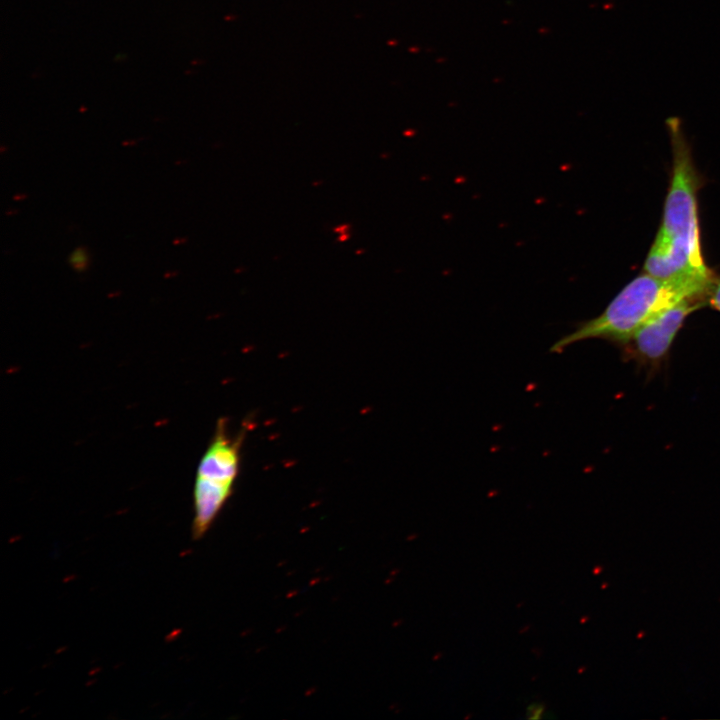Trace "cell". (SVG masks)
Listing matches in <instances>:
<instances>
[{"mask_svg": "<svg viewBox=\"0 0 720 720\" xmlns=\"http://www.w3.org/2000/svg\"><path fill=\"white\" fill-rule=\"evenodd\" d=\"M672 170L661 225L644 262V272L667 278L683 272L708 273L700 243L698 191L702 176L693 161L679 118L666 120Z\"/></svg>", "mask_w": 720, "mask_h": 720, "instance_id": "obj_1", "label": "cell"}, {"mask_svg": "<svg viewBox=\"0 0 720 720\" xmlns=\"http://www.w3.org/2000/svg\"><path fill=\"white\" fill-rule=\"evenodd\" d=\"M716 278L713 271L683 272L667 278L644 272L624 286L600 315L577 323L549 351L561 353L568 346L588 339H602L621 348L645 322L663 310L688 298L708 299Z\"/></svg>", "mask_w": 720, "mask_h": 720, "instance_id": "obj_2", "label": "cell"}, {"mask_svg": "<svg viewBox=\"0 0 720 720\" xmlns=\"http://www.w3.org/2000/svg\"><path fill=\"white\" fill-rule=\"evenodd\" d=\"M705 305H708L706 297H693L663 310L632 335L620 348L622 353L646 369L655 370L666 359L686 318Z\"/></svg>", "mask_w": 720, "mask_h": 720, "instance_id": "obj_3", "label": "cell"}, {"mask_svg": "<svg viewBox=\"0 0 720 720\" xmlns=\"http://www.w3.org/2000/svg\"><path fill=\"white\" fill-rule=\"evenodd\" d=\"M242 442L243 434L230 436L226 419H219L197 467L195 482L233 491L240 472Z\"/></svg>", "mask_w": 720, "mask_h": 720, "instance_id": "obj_4", "label": "cell"}, {"mask_svg": "<svg viewBox=\"0 0 720 720\" xmlns=\"http://www.w3.org/2000/svg\"><path fill=\"white\" fill-rule=\"evenodd\" d=\"M72 269L78 273L86 271L90 263L89 250L84 246L75 248L68 257Z\"/></svg>", "mask_w": 720, "mask_h": 720, "instance_id": "obj_5", "label": "cell"}, {"mask_svg": "<svg viewBox=\"0 0 720 720\" xmlns=\"http://www.w3.org/2000/svg\"><path fill=\"white\" fill-rule=\"evenodd\" d=\"M708 305L720 312V277L716 278L710 289Z\"/></svg>", "mask_w": 720, "mask_h": 720, "instance_id": "obj_6", "label": "cell"}, {"mask_svg": "<svg viewBox=\"0 0 720 720\" xmlns=\"http://www.w3.org/2000/svg\"><path fill=\"white\" fill-rule=\"evenodd\" d=\"M543 712L541 704H533L527 709V717L530 719H539Z\"/></svg>", "mask_w": 720, "mask_h": 720, "instance_id": "obj_7", "label": "cell"}]
</instances>
